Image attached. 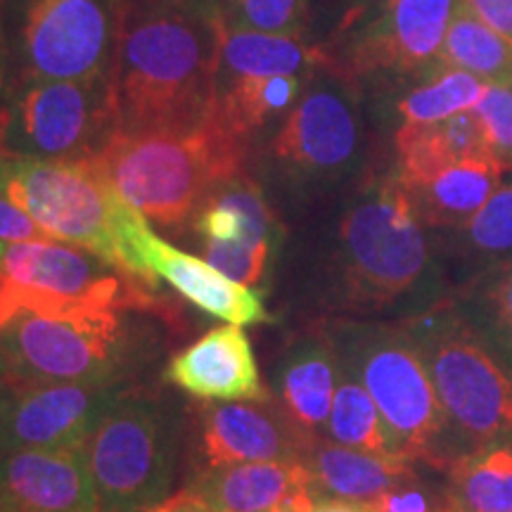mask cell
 <instances>
[{"label":"cell","instance_id":"6da1fadb","mask_svg":"<svg viewBox=\"0 0 512 512\" xmlns=\"http://www.w3.org/2000/svg\"><path fill=\"white\" fill-rule=\"evenodd\" d=\"M221 5L214 0H117L107 79L121 133H183L219 102Z\"/></svg>","mask_w":512,"mask_h":512},{"label":"cell","instance_id":"7a4b0ae2","mask_svg":"<svg viewBox=\"0 0 512 512\" xmlns=\"http://www.w3.org/2000/svg\"><path fill=\"white\" fill-rule=\"evenodd\" d=\"M249 136L216 102L202 126L183 133H121L83 159L147 221L178 228L214 188L245 174Z\"/></svg>","mask_w":512,"mask_h":512},{"label":"cell","instance_id":"3957f363","mask_svg":"<svg viewBox=\"0 0 512 512\" xmlns=\"http://www.w3.org/2000/svg\"><path fill=\"white\" fill-rule=\"evenodd\" d=\"M328 337L339 366L373 396L396 456L446 475L458 453L432 377L406 323H337Z\"/></svg>","mask_w":512,"mask_h":512},{"label":"cell","instance_id":"277c9868","mask_svg":"<svg viewBox=\"0 0 512 512\" xmlns=\"http://www.w3.org/2000/svg\"><path fill=\"white\" fill-rule=\"evenodd\" d=\"M0 195L22 209L48 238L72 242L143 278L136 247L147 228L145 216L86 162L0 155Z\"/></svg>","mask_w":512,"mask_h":512},{"label":"cell","instance_id":"5b68a950","mask_svg":"<svg viewBox=\"0 0 512 512\" xmlns=\"http://www.w3.org/2000/svg\"><path fill=\"white\" fill-rule=\"evenodd\" d=\"M444 411L458 458L512 441V370L451 306L406 323Z\"/></svg>","mask_w":512,"mask_h":512},{"label":"cell","instance_id":"8992f818","mask_svg":"<svg viewBox=\"0 0 512 512\" xmlns=\"http://www.w3.org/2000/svg\"><path fill=\"white\" fill-rule=\"evenodd\" d=\"M422 226L396 176L380 178L358 192L339 221V306L375 313L392 309L415 292L430 266Z\"/></svg>","mask_w":512,"mask_h":512},{"label":"cell","instance_id":"52a82bcc","mask_svg":"<svg viewBox=\"0 0 512 512\" xmlns=\"http://www.w3.org/2000/svg\"><path fill=\"white\" fill-rule=\"evenodd\" d=\"M155 287L110 261L60 240L0 242V330L19 311L69 316L91 309L164 316Z\"/></svg>","mask_w":512,"mask_h":512},{"label":"cell","instance_id":"ba28073f","mask_svg":"<svg viewBox=\"0 0 512 512\" xmlns=\"http://www.w3.org/2000/svg\"><path fill=\"white\" fill-rule=\"evenodd\" d=\"M133 354L121 311H19L0 330V392L48 384H117Z\"/></svg>","mask_w":512,"mask_h":512},{"label":"cell","instance_id":"9c48e42d","mask_svg":"<svg viewBox=\"0 0 512 512\" xmlns=\"http://www.w3.org/2000/svg\"><path fill=\"white\" fill-rule=\"evenodd\" d=\"M117 133L110 79H29L0 110V155L83 162Z\"/></svg>","mask_w":512,"mask_h":512},{"label":"cell","instance_id":"30bf717a","mask_svg":"<svg viewBox=\"0 0 512 512\" xmlns=\"http://www.w3.org/2000/svg\"><path fill=\"white\" fill-rule=\"evenodd\" d=\"M83 453L102 512H145L169 494L174 439L152 401L121 396L95 427Z\"/></svg>","mask_w":512,"mask_h":512},{"label":"cell","instance_id":"8fae6325","mask_svg":"<svg viewBox=\"0 0 512 512\" xmlns=\"http://www.w3.org/2000/svg\"><path fill=\"white\" fill-rule=\"evenodd\" d=\"M117 10L105 0H31L22 50L31 79L93 81L107 76Z\"/></svg>","mask_w":512,"mask_h":512},{"label":"cell","instance_id":"7c38bea8","mask_svg":"<svg viewBox=\"0 0 512 512\" xmlns=\"http://www.w3.org/2000/svg\"><path fill=\"white\" fill-rule=\"evenodd\" d=\"M119 399V387L110 382L0 392V458L19 451L86 448L95 427Z\"/></svg>","mask_w":512,"mask_h":512},{"label":"cell","instance_id":"4fadbf2b","mask_svg":"<svg viewBox=\"0 0 512 512\" xmlns=\"http://www.w3.org/2000/svg\"><path fill=\"white\" fill-rule=\"evenodd\" d=\"M358 117L339 88L311 86L275 133L271 155L299 178H328L349 169L358 152Z\"/></svg>","mask_w":512,"mask_h":512},{"label":"cell","instance_id":"5bb4252c","mask_svg":"<svg viewBox=\"0 0 512 512\" xmlns=\"http://www.w3.org/2000/svg\"><path fill=\"white\" fill-rule=\"evenodd\" d=\"M458 0H384L344 57V74L415 72L439 57Z\"/></svg>","mask_w":512,"mask_h":512},{"label":"cell","instance_id":"9a60e30c","mask_svg":"<svg viewBox=\"0 0 512 512\" xmlns=\"http://www.w3.org/2000/svg\"><path fill=\"white\" fill-rule=\"evenodd\" d=\"M200 418L202 456L211 467L230 463H299L306 437L275 401H209Z\"/></svg>","mask_w":512,"mask_h":512},{"label":"cell","instance_id":"2e32d148","mask_svg":"<svg viewBox=\"0 0 512 512\" xmlns=\"http://www.w3.org/2000/svg\"><path fill=\"white\" fill-rule=\"evenodd\" d=\"M136 249L140 273L147 283L157 285V278L166 280L185 302L209 316L228 320L240 328L271 320L259 292L230 280L202 256H192L169 245L150 226L140 233Z\"/></svg>","mask_w":512,"mask_h":512},{"label":"cell","instance_id":"e0dca14e","mask_svg":"<svg viewBox=\"0 0 512 512\" xmlns=\"http://www.w3.org/2000/svg\"><path fill=\"white\" fill-rule=\"evenodd\" d=\"M0 512H102L83 448L0 458Z\"/></svg>","mask_w":512,"mask_h":512},{"label":"cell","instance_id":"ac0fdd59","mask_svg":"<svg viewBox=\"0 0 512 512\" xmlns=\"http://www.w3.org/2000/svg\"><path fill=\"white\" fill-rule=\"evenodd\" d=\"M166 382L200 401H268L247 332L214 328L178 351L164 370Z\"/></svg>","mask_w":512,"mask_h":512},{"label":"cell","instance_id":"d6986e66","mask_svg":"<svg viewBox=\"0 0 512 512\" xmlns=\"http://www.w3.org/2000/svg\"><path fill=\"white\" fill-rule=\"evenodd\" d=\"M221 512H311L316 503L302 463H230L209 467L190 486Z\"/></svg>","mask_w":512,"mask_h":512},{"label":"cell","instance_id":"ffe728a7","mask_svg":"<svg viewBox=\"0 0 512 512\" xmlns=\"http://www.w3.org/2000/svg\"><path fill=\"white\" fill-rule=\"evenodd\" d=\"M339 382V358L330 337L294 342L275 373L278 408L306 437H320L328 427Z\"/></svg>","mask_w":512,"mask_h":512},{"label":"cell","instance_id":"44dd1931","mask_svg":"<svg viewBox=\"0 0 512 512\" xmlns=\"http://www.w3.org/2000/svg\"><path fill=\"white\" fill-rule=\"evenodd\" d=\"M299 463L309 470L318 496L354 503H373L394 486L418 475L408 460L356 451V448L335 444L323 434L306 444Z\"/></svg>","mask_w":512,"mask_h":512},{"label":"cell","instance_id":"7402d4cb","mask_svg":"<svg viewBox=\"0 0 512 512\" xmlns=\"http://www.w3.org/2000/svg\"><path fill=\"white\" fill-rule=\"evenodd\" d=\"M503 171L505 166L496 157H472L441 166L434 174L403 185V190L425 226L460 230L494 195Z\"/></svg>","mask_w":512,"mask_h":512},{"label":"cell","instance_id":"603a6c76","mask_svg":"<svg viewBox=\"0 0 512 512\" xmlns=\"http://www.w3.org/2000/svg\"><path fill=\"white\" fill-rule=\"evenodd\" d=\"M335 69V57L302 38L264 34L221 24V81L259 79V76L316 74Z\"/></svg>","mask_w":512,"mask_h":512},{"label":"cell","instance_id":"cb8c5ba5","mask_svg":"<svg viewBox=\"0 0 512 512\" xmlns=\"http://www.w3.org/2000/svg\"><path fill=\"white\" fill-rule=\"evenodd\" d=\"M401 185L434 174L441 166L472 157H494L475 112H460L434 124H403L394 136Z\"/></svg>","mask_w":512,"mask_h":512},{"label":"cell","instance_id":"d4e9b609","mask_svg":"<svg viewBox=\"0 0 512 512\" xmlns=\"http://www.w3.org/2000/svg\"><path fill=\"white\" fill-rule=\"evenodd\" d=\"M190 223L200 242L273 245L275 238L271 207L259 185L247 174L230 178L211 190Z\"/></svg>","mask_w":512,"mask_h":512},{"label":"cell","instance_id":"484cf974","mask_svg":"<svg viewBox=\"0 0 512 512\" xmlns=\"http://www.w3.org/2000/svg\"><path fill=\"white\" fill-rule=\"evenodd\" d=\"M437 62L444 69L477 76L486 86L494 83L512 88V41L486 27L460 3L448 24Z\"/></svg>","mask_w":512,"mask_h":512},{"label":"cell","instance_id":"4316f807","mask_svg":"<svg viewBox=\"0 0 512 512\" xmlns=\"http://www.w3.org/2000/svg\"><path fill=\"white\" fill-rule=\"evenodd\" d=\"M446 479L465 512H512V441L458 458Z\"/></svg>","mask_w":512,"mask_h":512},{"label":"cell","instance_id":"83f0119b","mask_svg":"<svg viewBox=\"0 0 512 512\" xmlns=\"http://www.w3.org/2000/svg\"><path fill=\"white\" fill-rule=\"evenodd\" d=\"M325 432L335 444L375 453V456H396L392 437H389L373 396L342 366H339V382Z\"/></svg>","mask_w":512,"mask_h":512},{"label":"cell","instance_id":"f1b7e54d","mask_svg":"<svg viewBox=\"0 0 512 512\" xmlns=\"http://www.w3.org/2000/svg\"><path fill=\"white\" fill-rule=\"evenodd\" d=\"M302 76H259L226 81L219 88V107L226 119L245 136L287 110L302 95Z\"/></svg>","mask_w":512,"mask_h":512},{"label":"cell","instance_id":"f546056e","mask_svg":"<svg viewBox=\"0 0 512 512\" xmlns=\"http://www.w3.org/2000/svg\"><path fill=\"white\" fill-rule=\"evenodd\" d=\"M486 83L477 76L446 69L437 79L427 81L425 86L413 88L399 102V114L403 124H434L460 112H472L482 100Z\"/></svg>","mask_w":512,"mask_h":512},{"label":"cell","instance_id":"4dcf8cb0","mask_svg":"<svg viewBox=\"0 0 512 512\" xmlns=\"http://www.w3.org/2000/svg\"><path fill=\"white\" fill-rule=\"evenodd\" d=\"M221 17L230 27L302 38L309 0H223Z\"/></svg>","mask_w":512,"mask_h":512},{"label":"cell","instance_id":"1f68e13d","mask_svg":"<svg viewBox=\"0 0 512 512\" xmlns=\"http://www.w3.org/2000/svg\"><path fill=\"white\" fill-rule=\"evenodd\" d=\"M465 245L479 256H512V183L498 185L463 228Z\"/></svg>","mask_w":512,"mask_h":512},{"label":"cell","instance_id":"d6a6232c","mask_svg":"<svg viewBox=\"0 0 512 512\" xmlns=\"http://www.w3.org/2000/svg\"><path fill=\"white\" fill-rule=\"evenodd\" d=\"M479 311L496 347L512 358V256L501 268L489 273L479 292Z\"/></svg>","mask_w":512,"mask_h":512},{"label":"cell","instance_id":"836d02e7","mask_svg":"<svg viewBox=\"0 0 512 512\" xmlns=\"http://www.w3.org/2000/svg\"><path fill=\"white\" fill-rule=\"evenodd\" d=\"M368 505L373 512H465L448 486L427 484L420 475L394 486Z\"/></svg>","mask_w":512,"mask_h":512},{"label":"cell","instance_id":"e575fe53","mask_svg":"<svg viewBox=\"0 0 512 512\" xmlns=\"http://www.w3.org/2000/svg\"><path fill=\"white\" fill-rule=\"evenodd\" d=\"M202 259L219 268L223 275L242 285H256L264 278L271 245H245V242H200Z\"/></svg>","mask_w":512,"mask_h":512},{"label":"cell","instance_id":"d590c367","mask_svg":"<svg viewBox=\"0 0 512 512\" xmlns=\"http://www.w3.org/2000/svg\"><path fill=\"white\" fill-rule=\"evenodd\" d=\"M472 112L482 121L491 155L508 169L512 166V88L489 83Z\"/></svg>","mask_w":512,"mask_h":512},{"label":"cell","instance_id":"8d00e7d4","mask_svg":"<svg viewBox=\"0 0 512 512\" xmlns=\"http://www.w3.org/2000/svg\"><path fill=\"white\" fill-rule=\"evenodd\" d=\"M29 240H53L36 226L34 221L17 209L8 197L0 195V242H29Z\"/></svg>","mask_w":512,"mask_h":512},{"label":"cell","instance_id":"74e56055","mask_svg":"<svg viewBox=\"0 0 512 512\" xmlns=\"http://www.w3.org/2000/svg\"><path fill=\"white\" fill-rule=\"evenodd\" d=\"M477 19H482L486 27L512 41V0H458Z\"/></svg>","mask_w":512,"mask_h":512},{"label":"cell","instance_id":"f35d334b","mask_svg":"<svg viewBox=\"0 0 512 512\" xmlns=\"http://www.w3.org/2000/svg\"><path fill=\"white\" fill-rule=\"evenodd\" d=\"M145 512H221V510H216L214 505L204 501L200 494H195V491L188 489V491H181V494H176V496L164 498L162 503L155 505V508L145 510Z\"/></svg>","mask_w":512,"mask_h":512},{"label":"cell","instance_id":"ab89813d","mask_svg":"<svg viewBox=\"0 0 512 512\" xmlns=\"http://www.w3.org/2000/svg\"><path fill=\"white\" fill-rule=\"evenodd\" d=\"M311 512H373V510H370L368 503H354V501H342V498L318 496Z\"/></svg>","mask_w":512,"mask_h":512},{"label":"cell","instance_id":"60d3db41","mask_svg":"<svg viewBox=\"0 0 512 512\" xmlns=\"http://www.w3.org/2000/svg\"><path fill=\"white\" fill-rule=\"evenodd\" d=\"M5 81V55H3V31H0V91H3Z\"/></svg>","mask_w":512,"mask_h":512}]
</instances>
